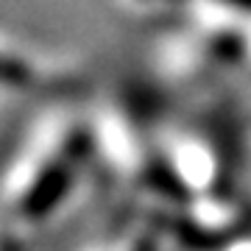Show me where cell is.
<instances>
[{
	"mask_svg": "<svg viewBox=\"0 0 251 251\" xmlns=\"http://www.w3.org/2000/svg\"><path fill=\"white\" fill-rule=\"evenodd\" d=\"M11 75L14 81H23V75H25V70H23V64L17 62V59H11V56H6V59H0V75ZM0 84H6V81L0 78Z\"/></svg>",
	"mask_w": 251,
	"mask_h": 251,
	"instance_id": "1",
	"label": "cell"
}]
</instances>
